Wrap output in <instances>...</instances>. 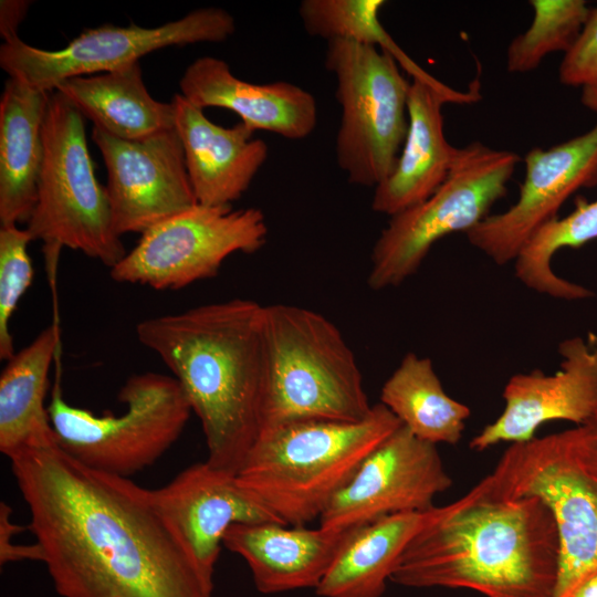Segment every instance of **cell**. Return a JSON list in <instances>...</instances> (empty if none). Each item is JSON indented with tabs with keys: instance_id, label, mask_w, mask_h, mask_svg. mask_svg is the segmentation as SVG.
<instances>
[{
	"instance_id": "1",
	"label": "cell",
	"mask_w": 597,
	"mask_h": 597,
	"mask_svg": "<svg viewBox=\"0 0 597 597\" xmlns=\"http://www.w3.org/2000/svg\"><path fill=\"white\" fill-rule=\"evenodd\" d=\"M62 597H211L150 490L69 455L55 436L9 457Z\"/></svg>"
},
{
	"instance_id": "2",
	"label": "cell",
	"mask_w": 597,
	"mask_h": 597,
	"mask_svg": "<svg viewBox=\"0 0 597 597\" xmlns=\"http://www.w3.org/2000/svg\"><path fill=\"white\" fill-rule=\"evenodd\" d=\"M138 342L179 383L206 439V462L237 475L262 431L269 358L263 305L232 298L146 318Z\"/></svg>"
},
{
	"instance_id": "3",
	"label": "cell",
	"mask_w": 597,
	"mask_h": 597,
	"mask_svg": "<svg viewBox=\"0 0 597 597\" xmlns=\"http://www.w3.org/2000/svg\"><path fill=\"white\" fill-rule=\"evenodd\" d=\"M558 528L536 496L501 498L479 482L439 506L410 541L389 582L413 588H467L486 597H554Z\"/></svg>"
},
{
	"instance_id": "4",
	"label": "cell",
	"mask_w": 597,
	"mask_h": 597,
	"mask_svg": "<svg viewBox=\"0 0 597 597\" xmlns=\"http://www.w3.org/2000/svg\"><path fill=\"white\" fill-rule=\"evenodd\" d=\"M400 426L379 402L359 422L311 420L265 429L237 479L281 523L305 526Z\"/></svg>"
},
{
	"instance_id": "5",
	"label": "cell",
	"mask_w": 597,
	"mask_h": 597,
	"mask_svg": "<svg viewBox=\"0 0 597 597\" xmlns=\"http://www.w3.org/2000/svg\"><path fill=\"white\" fill-rule=\"evenodd\" d=\"M269 377L262 431L298 421L359 422L373 406L354 353L324 315L263 305ZM261 431V432H262Z\"/></svg>"
},
{
	"instance_id": "6",
	"label": "cell",
	"mask_w": 597,
	"mask_h": 597,
	"mask_svg": "<svg viewBox=\"0 0 597 597\" xmlns=\"http://www.w3.org/2000/svg\"><path fill=\"white\" fill-rule=\"evenodd\" d=\"M480 483L493 495L536 496L551 509L561 544L554 597H572L597 573V415L575 428L512 443Z\"/></svg>"
},
{
	"instance_id": "7",
	"label": "cell",
	"mask_w": 597,
	"mask_h": 597,
	"mask_svg": "<svg viewBox=\"0 0 597 597\" xmlns=\"http://www.w3.org/2000/svg\"><path fill=\"white\" fill-rule=\"evenodd\" d=\"M118 400L126 409L96 415L69 404L60 378L48 413L57 444L94 470L130 479L154 464L180 437L190 405L174 376L147 371L128 377Z\"/></svg>"
},
{
	"instance_id": "8",
	"label": "cell",
	"mask_w": 597,
	"mask_h": 597,
	"mask_svg": "<svg viewBox=\"0 0 597 597\" xmlns=\"http://www.w3.org/2000/svg\"><path fill=\"white\" fill-rule=\"evenodd\" d=\"M43 143L27 231L32 240L81 251L113 268L127 252L114 228L106 187L95 176L84 117L56 91L50 96Z\"/></svg>"
},
{
	"instance_id": "9",
	"label": "cell",
	"mask_w": 597,
	"mask_h": 597,
	"mask_svg": "<svg viewBox=\"0 0 597 597\" xmlns=\"http://www.w3.org/2000/svg\"><path fill=\"white\" fill-rule=\"evenodd\" d=\"M342 117L336 158L350 184L376 187L392 171L408 130L410 83L391 53L347 40L327 42Z\"/></svg>"
},
{
	"instance_id": "10",
	"label": "cell",
	"mask_w": 597,
	"mask_h": 597,
	"mask_svg": "<svg viewBox=\"0 0 597 597\" xmlns=\"http://www.w3.org/2000/svg\"><path fill=\"white\" fill-rule=\"evenodd\" d=\"M519 154L473 142L459 148L441 186L426 200L392 217L371 253L367 283L373 290L396 286L412 275L431 247L453 232H468L505 197Z\"/></svg>"
},
{
	"instance_id": "11",
	"label": "cell",
	"mask_w": 597,
	"mask_h": 597,
	"mask_svg": "<svg viewBox=\"0 0 597 597\" xmlns=\"http://www.w3.org/2000/svg\"><path fill=\"white\" fill-rule=\"evenodd\" d=\"M266 238V220L258 208L197 203L144 232L109 275L118 283L180 290L216 276L233 253L259 251Z\"/></svg>"
},
{
	"instance_id": "12",
	"label": "cell",
	"mask_w": 597,
	"mask_h": 597,
	"mask_svg": "<svg viewBox=\"0 0 597 597\" xmlns=\"http://www.w3.org/2000/svg\"><path fill=\"white\" fill-rule=\"evenodd\" d=\"M234 31L235 22L229 12L202 8L155 28L105 23L84 30L55 51L32 46L17 36L1 44L0 66L11 78L53 92L67 78L121 70L168 46L223 42Z\"/></svg>"
},
{
	"instance_id": "13",
	"label": "cell",
	"mask_w": 597,
	"mask_h": 597,
	"mask_svg": "<svg viewBox=\"0 0 597 597\" xmlns=\"http://www.w3.org/2000/svg\"><path fill=\"white\" fill-rule=\"evenodd\" d=\"M452 486L437 446L402 425L360 463L320 516V526L345 531L384 516L423 512Z\"/></svg>"
},
{
	"instance_id": "14",
	"label": "cell",
	"mask_w": 597,
	"mask_h": 597,
	"mask_svg": "<svg viewBox=\"0 0 597 597\" xmlns=\"http://www.w3.org/2000/svg\"><path fill=\"white\" fill-rule=\"evenodd\" d=\"M106 169V191L116 232L143 234L198 203L175 128L142 139H122L93 127Z\"/></svg>"
},
{
	"instance_id": "15",
	"label": "cell",
	"mask_w": 597,
	"mask_h": 597,
	"mask_svg": "<svg viewBox=\"0 0 597 597\" xmlns=\"http://www.w3.org/2000/svg\"><path fill=\"white\" fill-rule=\"evenodd\" d=\"M524 163L525 178L516 202L464 233L471 245L496 264L515 260L533 234L557 217L572 195L597 185V124L548 149H531Z\"/></svg>"
},
{
	"instance_id": "16",
	"label": "cell",
	"mask_w": 597,
	"mask_h": 597,
	"mask_svg": "<svg viewBox=\"0 0 597 597\" xmlns=\"http://www.w3.org/2000/svg\"><path fill=\"white\" fill-rule=\"evenodd\" d=\"M558 353L562 363L553 375L534 370L509 379L502 413L472 438V450L525 442L544 423L565 420L580 426L597 415V338L589 334L587 339H565Z\"/></svg>"
},
{
	"instance_id": "17",
	"label": "cell",
	"mask_w": 597,
	"mask_h": 597,
	"mask_svg": "<svg viewBox=\"0 0 597 597\" xmlns=\"http://www.w3.org/2000/svg\"><path fill=\"white\" fill-rule=\"evenodd\" d=\"M150 496L211 587L223 537L232 525L281 523L240 484L237 475L206 461L188 467L166 485L150 490Z\"/></svg>"
},
{
	"instance_id": "18",
	"label": "cell",
	"mask_w": 597,
	"mask_h": 597,
	"mask_svg": "<svg viewBox=\"0 0 597 597\" xmlns=\"http://www.w3.org/2000/svg\"><path fill=\"white\" fill-rule=\"evenodd\" d=\"M479 98L478 90L457 92L433 76L412 77L407 135L392 171L375 187L374 211L392 217L422 202L441 186L459 153L444 136L442 105Z\"/></svg>"
},
{
	"instance_id": "19",
	"label": "cell",
	"mask_w": 597,
	"mask_h": 597,
	"mask_svg": "<svg viewBox=\"0 0 597 597\" xmlns=\"http://www.w3.org/2000/svg\"><path fill=\"white\" fill-rule=\"evenodd\" d=\"M171 103L175 129L198 203L232 206L265 163L268 145L241 122L232 127L214 124L181 94H175Z\"/></svg>"
},
{
	"instance_id": "20",
	"label": "cell",
	"mask_w": 597,
	"mask_h": 597,
	"mask_svg": "<svg viewBox=\"0 0 597 597\" xmlns=\"http://www.w3.org/2000/svg\"><path fill=\"white\" fill-rule=\"evenodd\" d=\"M179 87L196 106L231 111L254 132L303 139L316 127L317 105L310 92L290 82L256 84L240 80L219 57L195 60L184 72Z\"/></svg>"
},
{
	"instance_id": "21",
	"label": "cell",
	"mask_w": 597,
	"mask_h": 597,
	"mask_svg": "<svg viewBox=\"0 0 597 597\" xmlns=\"http://www.w3.org/2000/svg\"><path fill=\"white\" fill-rule=\"evenodd\" d=\"M353 528H306L276 522L234 524L223 546L248 564L262 594L316 588Z\"/></svg>"
},
{
	"instance_id": "22",
	"label": "cell",
	"mask_w": 597,
	"mask_h": 597,
	"mask_svg": "<svg viewBox=\"0 0 597 597\" xmlns=\"http://www.w3.org/2000/svg\"><path fill=\"white\" fill-rule=\"evenodd\" d=\"M52 92L9 77L0 98V223H28L38 195Z\"/></svg>"
},
{
	"instance_id": "23",
	"label": "cell",
	"mask_w": 597,
	"mask_h": 597,
	"mask_svg": "<svg viewBox=\"0 0 597 597\" xmlns=\"http://www.w3.org/2000/svg\"><path fill=\"white\" fill-rule=\"evenodd\" d=\"M438 509L392 514L354 527L315 588L316 595L381 597L404 551Z\"/></svg>"
},
{
	"instance_id": "24",
	"label": "cell",
	"mask_w": 597,
	"mask_h": 597,
	"mask_svg": "<svg viewBox=\"0 0 597 597\" xmlns=\"http://www.w3.org/2000/svg\"><path fill=\"white\" fill-rule=\"evenodd\" d=\"M55 91L94 127L122 139H142L175 128L172 103L159 102L149 94L139 63L71 77Z\"/></svg>"
},
{
	"instance_id": "25",
	"label": "cell",
	"mask_w": 597,
	"mask_h": 597,
	"mask_svg": "<svg viewBox=\"0 0 597 597\" xmlns=\"http://www.w3.org/2000/svg\"><path fill=\"white\" fill-rule=\"evenodd\" d=\"M59 347L56 325L48 326L11 357L0 375V451L18 450L54 437L45 397Z\"/></svg>"
},
{
	"instance_id": "26",
	"label": "cell",
	"mask_w": 597,
	"mask_h": 597,
	"mask_svg": "<svg viewBox=\"0 0 597 597\" xmlns=\"http://www.w3.org/2000/svg\"><path fill=\"white\" fill-rule=\"evenodd\" d=\"M380 404L417 438L432 444H455L470 408L444 391L432 362L408 353L385 381Z\"/></svg>"
},
{
	"instance_id": "27",
	"label": "cell",
	"mask_w": 597,
	"mask_h": 597,
	"mask_svg": "<svg viewBox=\"0 0 597 597\" xmlns=\"http://www.w3.org/2000/svg\"><path fill=\"white\" fill-rule=\"evenodd\" d=\"M597 239V200L578 197L575 210L554 218L525 243L515 261V274L527 287L555 298L582 300L593 295L586 287L557 276L551 266L563 248H579Z\"/></svg>"
},
{
	"instance_id": "28",
	"label": "cell",
	"mask_w": 597,
	"mask_h": 597,
	"mask_svg": "<svg viewBox=\"0 0 597 597\" xmlns=\"http://www.w3.org/2000/svg\"><path fill=\"white\" fill-rule=\"evenodd\" d=\"M531 27L507 46L506 69L526 73L540 66L553 52H567L575 43L589 9L583 0H531Z\"/></svg>"
},
{
	"instance_id": "29",
	"label": "cell",
	"mask_w": 597,
	"mask_h": 597,
	"mask_svg": "<svg viewBox=\"0 0 597 597\" xmlns=\"http://www.w3.org/2000/svg\"><path fill=\"white\" fill-rule=\"evenodd\" d=\"M384 0H304L298 13L306 32L325 40L378 46L398 57L404 51L379 21Z\"/></svg>"
},
{
	"instance_id": "30",
	"label": "cell",
	"mask_w": 597,
	"mask_h": 597,
	"mask_svg": "<svg viewBox=\"0 0 597 597\" xmlns=\"http://www.w3.org/2000/svg\"><path fill=\"white\" fill-rule=\"evenodd\" d=\"M31 241L27 229L14 224L0 227V358L6 362L15 354L11 318L33 281L28 253Z\"/></svg>"
},
{
	"instance_id": "31",
	"label": "cell",
	"mask_w": 597,
	"mask_h": 597,
	"mask_svg": "<svg viewBox=\"0 0 597 597\" xmlns=\"http://www.w3.org/2000/svg\"><path fill=\"white\" fill-rule=\"evenodd\" d=\"M558 77L566 86L597 84V7L589 10L575 43L565 53Z\"/></svg>"
},
{
	"instance_id": "32",
	"label": "cell",
	"mask_w": 597,
	"mask_h": 597,
	"mask_svg": "<svg viewBox=\"0 0 597 597\" xmlns=\"http://www.w3.org/2000/svg\"><path fill=\"white\" fill-rule=\"evenodd\" d=\"M31 6L27 0H1L0 34L4 41L17 38L19 24L23 21Z\"/></svg>"
},
{
	"instance_id": "33",
	"label": "cell",
	"mask_w": 597,
	"mask_h": 597,
	"mask_svg": "<svg viewBox=\"0 0 597 597\" xmlns=\"http://www.w3.org/2000/svg\"><path fill=\"white\" fill-rule=\"evenodd\" d=\"M572 597H597V573L583 582Z\"/></svg>"
},
{
	"instance_id": "34",
	"label": "cell",
	"mask_w": 597,
	"mask_h": 597,
	"mask_svg": "<svg viewBox=\"0 0 597 597\" xmlns=\"http://www.w3.org/2000/svg\"><path fill=\"white\" fill-rule=\"evenodd\" d=\"M580 102L585 107L597 112V84L583 87Z\"/></svg>"
}]
</instances>
